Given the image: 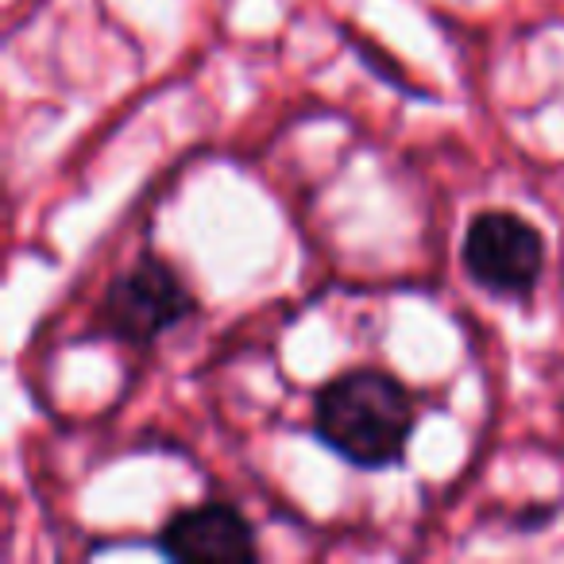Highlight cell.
<instances>
[{"label":"cell","mask_w":564,"mask_h":564,"mask_svg":"<svg viewBox=\"0 0 564 564\" xmlns=\"http://www.w3.org/2000/svg\"><path fill=\"white\" fill-rule=\"evenodd\" d=\"M194 314V291L159 256H140L124 274L112 279V286L101 299L105 333L132 348H151Z\"/></svg>","instance_id":"cell-3"},{"label":"cell","mask_w":564,"mask_h":564,"mask_svg":"<svg viewBox=\"0 0 564 564\" xmlns=\"http://www.w3.org/2000/svg\"><path fill=\"white\" fill-rule=\"evenodd\" d=\"M460 267L479 291L499 299H530L545 274V236L514 209H484L468 220Z\"/></svg>","instance_id":"cell-2"},{"label":"cell","mask_w":564,"mask_h":564,"mask_svg":"<svg viewBox=\"0 0 564 564\" xmlns=\"http://www.w3.org/2000/svg\"><path fill=\"white\" fill-rule=\"evenodd\" d=\"M166 561L186 564H251L259 561L256 525L232 502H197L163 522L155 538Z\"/></svg>","instance_id":"cell-4"},{"label":"cell","mask_w":564,"mask_h":564,"mask_svg":"<svg viewBox=\"0 0 564 564\" xmlns=\"http://www.w3.org/2000/svg\"><path fill=\"white\" fill-rule=\"evenodd\" d=\"M414 425V399L391 371H340L314 394V437L352 468L379 471L399 464Z\"/></svg>","instance_id":"cell-1"}]
</instances>
